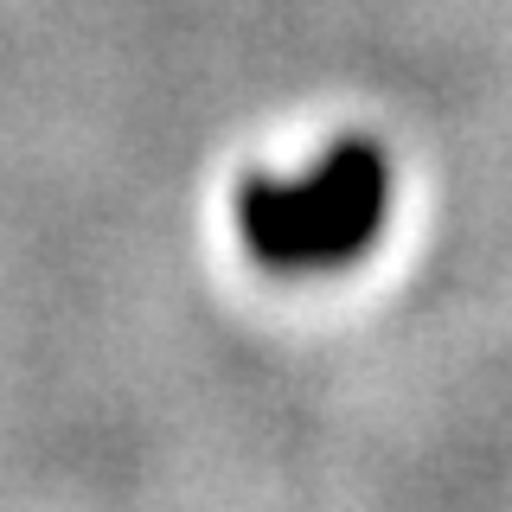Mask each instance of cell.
Segmentation results:
<instances>
[{
    "instance_id": "cell-1",
    "label": "cell",
    "mask_w": 512,
    "mask_h": 512,
    "mask_svg": "<svg viewBox=\"0 0 512 512\" xmlns=\"http://www.w3.org/2000/svg\"><path fill=\"white\" fill-rule=\"evenodd\" d=\"M391 212V167L384 148L346 135L320 154L308 180H244L237 186V231L263 269H340L365 256Z\"/></svg>"
}]
</instances>
